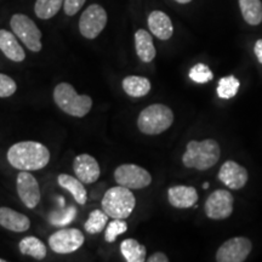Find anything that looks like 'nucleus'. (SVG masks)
Segmentation results:
<instances>
[{
    "label": "nucleus",
    "mask_w": 262,
    "mask_h": 262,
    "mask_svg": "<svg viewBox=\"0 0 262 262\" xmlns=\"http://www.w3.org/2000/svg\"><path fill=\"white\" fill-rule=\"evenodd\" d=\"M8 162L12 168L22 171H37L50 162V150L37 141H22L8 150Z\"/></svg>",
    "instance_id": "1"
},
{
    "label": "nucleus",
    "mask_w": 262,
    "mask_h": 262,
    "mask_svg": "<svg viewBox=\"0 0 262 262\" xmlns=\"http://www.w3.org/2000/svg\"><path fill=\"white\" fill-rule=\"evenodd\" d=\"M220 145L212 139L203 141H189L186 147V152L182 156V163L186 168L196 170H209L215 166L220 160Z\"/></svg>",
    "instance_id": "2"
},
{
    "label": "nucleus",
    "mask_w": 262,
    "mask_h": 262,
    "mask_svg": "<svg viewBox=\"0 0 262 262\" xmlns=\"http://www.w3.org/2000/svg\"><path fill=\"white\" fill-rule=\"evenodd\" d=\"M54 100L62 112L75 118H84L93 107V98L88 95H79L70 83L56 85Z\"/></svg>",
    "instance_id": "3"
},
{
    "label": "nucleus",
    "mask_w": 262,
    "mask_h": 262,
    "mask_svg": "<svg viewBox=\"0 0 262 262\" xmlns=\"http://www.w3.org/2000/svg\"><path fill=\"white\" fill-rule=\"evenodd\" d=\"M172 123V111L162 103H155L146 107L137 119L139 130L146 135H159L168 130Z\"/></svg>",
    "instance_id": "4"
},
{
    "label": "nucleus",
    "mask_w": 262,
    "mask_h": 262,
    "mask_svg": "<svg viewBox=\"0 0 262 262\" xmlns=\"http://www.w3.org/2000/svg\"><path fill=\"white\" fill-rule=\"evenodd\" d=\"M136 205L131 189L118 185L110 188L102 198V209L112 219H127Z\"/></svg>",
    "instance_id": "5"
},
{
    "label": "nucleus",
    "mask_w": 262,
    "mask_h": 262,
    "mask_svg": "<svg viewBox=\"0 0 262 262\" xmlns=\"http://www.w3.org/2000/svg\"><path fill=\"white\" fill-rule=\"evenodd\" d=\"M12 32L26 45V48L32 52H39L41 50V32L32 18L27 15L15 14L10 19Z\"/></svg>",
    "instance_id": "6"
},
{
    "label": "nucleus",
    "mask_w": 262,
    "mask_h": 262,
    "mask_svg": "<svg viewBox=\"0 0 262 262\" xmlns=\"http://www.w3.org/2000/svg\"><path fill=\"white\" fill-rule=\"evenodd\" d=\"M114 180L118 185L129 189H142L150 185L152 176L145 168L135 164H123L114 171Z\"/></svg>",
    "instance_id": "7"
},
{
    "label": "nucleus",
    "mask_w": 262,
    "mask_h": 262,
    "mask_svg": "<svg viewBox=\"0 0 262 262\" xmlns=\"http://www.w3.org/2000/svg\"><path fill=\"white\" fill-rule=\"evenodd\" d=\"M107 19V12L102 6L98 4L88 6L79 19L80 34L86 39L97 38L106 27Z\"/></svg>",
    "instance_id": "8"
},
{
    "label": "nucleus",
    "mask_w": 262,
    "mask_h": 262,
    "mask_svg": "<svg viewBox=\"0 0 262 262\" xmlns=\"http://www.w3.org/2000/svg\"><path fill=\"white\" fill-rule=\"evenodd\" d=\"M84 234L78 228H63L49 238V247L56 254H71L83 247Z\"/></svg>",
    "instance_id": "9"
},
{
    "label": "nucleus",
    "mask_w": 262,
    "mask_h": 262,
    "mask_svg": "<svg viewBox=\"0 0 262 262\" xmlns=\"http://www.w3.org/2000/svg\"><path fill=\"white\" fill-rule=\"evenodd\" d=\"M234 198L227 189H216L206 199L204 210L211 220H226L233 212Z\"/></svg>",
    "instance_id": "10"
},
{
    "label": "nucleus",
    "mask_w": 262,
    "mask_h": 262,
    "mask_svg": "<svg viewBox=\"0 0 262 262\" xmlns=\"http://www.w3.org/2000/svg\"><path fill=\"white\" fill-rule=\"evenodd\" d=\"M253 250V243L247 237L228 239L216 251L217 262H244Z\"/></svg>",
    "instance_id": "11"
},
{
    "label": "nucleus",
    "mask_w": 262,
    "mask_h": 262,
    "mask_svg": "<svg viewBox=\"0 0 262 262\" xmlns=\"http://www.w3.org/2000/svg\"><path fill=\"white\" fill-rule=\"evenodd\" d=\"M16 188L19 199L28 209H34L40 202L41 194L39 183L29 171H21L16 180Z\"/></svg>",
    "instance_id": "12"
},
{
    "label": "nucleus",
    "mask_w": 262,
    "mask_h": 262,
    "mask_svg": "<svg viewBox=\"0 0 262 262\" xmlns=\"http://www.w3.org/2000/svg\"><path fill=\"white\" fill-rule=\"evenodd\" d=\"M217 176L226 187L234 191L243 188L249 180L248 170L234 160H227L222 164Z\"/></svg>",
    "instance_id": "13"
},
{
    "label": "nucleus",
    "mask_w": 262,
    "mask_h": 262,
    "mask_svg": "<svg viewBox=\"0 0 262 262\" xmlns=\"http://www.w3.org/2000/svg\"><path fill=\"white\" fill-rule=\"evenodd\" d=\"M73 170L75 176L84 183L96 182L101 175L97 160L90 155H79L74 158Z\"/></svg>",
    "instance_id": "14"
},
{
    "label": "nucleus",
    "mask_w": 262,
    "mask_h": 262,
    "mask_svg": "<svg viewBox=\"0 0 262 262\" xmlns=\"http://www.w3.org/2000/svg\"><path fill=\"white\" fill-rule=\"evenodd\" d=\"M169 203L176 209L192 208L198 202V193L191 186H173L168 189Z\"/></svg>",
    "instance_id": "15"
},
{
    "label": "nucleus",
    "mask_w": 262,
    "mask_h": 262,
    "mask_svg": "<svg viewBox=\"0 0 262 262\" xmlns=\"http://www.w3.org/2000/svg\"><path fill=\"white\" fill-rule=\"evenodd\" d=\"M147 22H148L149 32L160 40H169L172 37V22L165 12L159 11V10L152 11L148 15V21Z\"/></svg>",
    "instance_id": "16"
},
{
    "label": "nucleus",
    "mask_w": 262,
    "mask_h": 262,
    "mask_svg": "<svg viewBox=\"0 0 262 262\" xmlns=\"http://www.w3.org/2000/svg\"><path fill=\"white\" fill-rule=\"evenodd\" d=\"M0 226L12 232H26L31 227V221L27 216L10 208H0Z\"/></svg>",
    "instance_id": "17"
},
{
    "label": "nucleus",
    "mask_w": 262,
    "mask_h": 262,
    "mask_svg": "<svg viewBox=\"0 0 262 262\" xmlns=\"http://www.w3.org/2000/svg\"><path fill=\"white\" fill-rule=\"evenodd\" d=\"M0 50L9 60L14 62H22L26 58V52L16 39L15 33L6 29H0Z\"/></svg>",
    "instance_id": "18"
},
{
    "label": "nucleus",
    "mask_w": 262,
    "mask_h": 262,
    "mask_svg": "<svg viewBox=\"0 0 262 262\" xmlns=\"http://www.w3.org/2000/svg\"><path fill=\"white\" fill-rule=\"evenodd\" d=\"M135 49L137 56L145 63H149L156 58L157 50L152 34L145 29H139L135 33Z\"/></svg>",
    "instance_id": "19"
},
{
    "label": "nucleus",
    "mask_w": 262,
    "mask_h": 262,
    "mask_svg": "<svg viewBox=\"0 0 262 262\" xmlns=\"http://www.w3.org/2000/svg\"><path fill=\"white\" fill-rule=\"evenodd\" d=\"M57 183L66 191H68L73 195L74 201L78 204L84 205L88 201V193L84 187V182H81L78 178L67 175V173H61L57 178Z\"/></svg>",
    "instance_id": "20"
},
{
    "label": "nucleus",
    "mask_w": 262,
    "mask_h": 262,
    "mask_svg": "<svg viewBox=\"0 0 262 262\" xmlns=\"http://www.w3.org/2000/svg\"><path fill=\"white\" fill-rule=\"evenodd\" d=\"M123 90L131 97H142L146 96L150 91V81L145 77L140 75H129L124 78L122 83Z\"/></svg>",
    "instance_id": "21"
},
{
    "label": "nucleus",
    "mask_w": 262,
    "mask_h": 262,
    "mask_svg": "<svg viewBox=\"0 0 262 262\" xmlns=\"http://www.w3.org/2000/svg\"><path fill=\"white\" fill-rule=\"evenodd\" d=\"M239 9L244 21L250 26H258L262 22L261 0H238Z\"/></svg>",
    "instance_id": "22"
},
{
    "label": "nucleus",
    "mask_w": 262,
    "mask_h": 262,
    "mask_svg": "<svg viewBox=\"0 0 262 262\" xmlns=\"http://www.w3.org/2000/svg\"><path fill=\"white\" fill-rule=\"evenodd\" d=\"M120 251L127 262H145L147 250L145 245L140 244L136 239L129 238L122 242Z\"/></svg>",
    "instance_id": "23"
},
{
    "label": "nucleus",
    "mask_w": 262,
    "mask_h": 262,
    "mask_svg": "<svg viewBox=\"0 0 262 262\" xmlns=\"http://www.w3.org/2000/svg\"><path fill=\"white\" fill-rule=\"evenodd\" d=\"M18 249L22 255H27V256H31L35 258V260H42V258L47 256V247H45V244L42 243L40 239L33 237V235L22 239L18 244Z\"/></svg>",
    "instance_id": "24"
},
{
    "label": "nucleus",
    "mask_w": 262,
    "mask_h": 262,
    "mask_svg": "<svg viewBox=\"0 0 262 262\" xmlns=\"http://www.w3.org/2000/svg\"><path fill=\"white\" fill-rule=\"evenodd\" d=\"M64 0H37L34 5V12L40 19H50L57 15Z\"/></svg>",
    "instance_id": "25"
},
{
    "label": "nucleus",
    "mask_w": 262,
    "mask_h": 262,
    "mask_svg": "<svg viewBox=\"0 0 262 262\" xmlns=\"http://www.w3.org/2000/svg\"><path fill=\"white\" fill-rule=\"evenodd\" d=\"M239 86H241V81L234 75L221 78L217 85V96L224 100L233 98L238 93Z\"/></svg>",
    "instance_id": "26"
},
{
    "label": "nucleus",
    "mask_w": 262,
    "mask_h": 262,
    "mask_svg": "<svg viewBox=\"0 0 262 262\" xmlns=\"http://www.w3.org/2000/svg\"><path fill=\"white\" fill-rule=\"evenodd\" d=\"M108 219H110V216L102 210L91 211L89 219H88L84 225L85 231L90 234L100 233V232L103 231L104 226L107 225Z\"/></svg>",
    "instance_id": "27"
},
{
    "label": "nucleus",
    "mask_w": 262,
    "mask_h": 262,
    "mask_svg": "<svg viewBox=\"0 0 262 262\" xmlns=\"http://www.w3.org/2000/svg\"><path fill=\"white\" fill-rule=\"evenodd\" d=\"M75 215H77V209L73 208V206H70V208L67 209L61 206L60 211H52L51 214L49 215V221H50L51 225L62 227V226L71 224L75 217Z\"/></svg>",
    "instance_id": "28"
},
{
    "label": "nucleus",
    "mask_w": 262,
    "mask_h": 262,
    "mask_svg": "<svg viewBox=\"0 0 262 262\" xmlns=\"http://www.w3.org/2000/svg\"><path fill=\"white\" fill-rule=\"evenodd\" d=\"M189 78L196 84H205L212 80L214 74L206 64L196 63L189 71Z\"/></svg>",
    "instance_id": "29"
},
{
    "label": "nucleus",
    "mask_w": 262,
    "mask_h": 262,
    "mask_svg": "<svg viewBox=\"0 0 262 262\" xmlns=\"http://www.w3.org/2000/svg\"><path fill=\"white\" fill-rule=\"evenodd\" d=\"M127 231V224L123 219H114L110 225L107 226L106 232H104V239L108 243H113L118 235L125 233Z\"/></svg>",
    "instance_id": "30"
},
{
    "label": "nucleus",
    "mask_w": 262,
    "mask_h": 262,
    "mask_svg": "<svg viewBox=\"0 0 262 262\" xmlns=\"http://www.w3.org/2000/svg\"><path fill=\"white\" fill-rule=\"evenodd\" d=\"M17 90V84L11 77L0 73V97L6 98L12 96Z\"/></svg>",
    "instance_id": "31"
},
{
    "label": "nucleus",
    "mask_w": 262,
    "mask_h": 262,
    "mask_svg": "<svg viewBox=\"0 0 262 262\" xmlns=\"http://www.w3.org/2000/svg\"><path fill=\"white\" fill-rule=\"evenodd\" d=\"M86 0H64L63 2V9L64 14L68 16H74L79 10L83 8Z\"/></svg>",
    "instance_id": "32"
},
{
    "label": "nucleus",
    "mask_w": 262,
    "mask_h": 262,
    "mask_svg": "<svg viewBox=\"0 0 262 262\" xmlns=\"http://www.w3.org/2000/svg\"><path fill=\"white\" fill-rule=\"evenodd\" d=\"M147 261L148 262H168L169 261V257L166 256L164 253H155L152 254L150 256L147 258Z\"/></svg>",
    "instance_id": "33"
},
{
    "label": "nucleus",
    "mask_w": 262,
    "mask_h": 262,
    "mask_svg": "<svg viewBox=\"0 0 262 262\" xmlns=\"http://www.w3.org/2000/svg\"><path fill=\"white\" fill-rule=\"evenodd\" d=\"M254 54L258 60V62H260V63L262 64V39H258V40L255 42Z\"/></svg>",
    "instance_id": "34"
},
{
    "label": "nucleus",
    "mask_w": 262,
    "mask_h": 262,
    "mask_svg": "<svg viewBox=\"0 0 262 262\" xmlns=\"http://www.w3.org/2000/svg\"><path fill=\"white\" fill-rule=\"evenodd\" d=\"M176 3H179V4H188V3H191L192 0H175Z\"/></svg>",
    "instance_id": "35"
},
{
    "label": "nucleus",
    "mask_w": 262,
    "mask_h": 262,
    "mask_svg": "<svg viewBox=\"0 0 262 262\" xmlns=\"http://www.w3.org/2000/svg\"><path fill=\"white\" fill-rule=\"evenodd\" d=\"M203 188H204V189H206V188H209V183H208V182H205V183H204V185H203Z\"/></svg>",
    "instance_id": "36"
},
{
    "label": "nucleus",
    "mask_w": 262,
    "mask_h": 262,
    "mask_svg": "<svg viewBox=\"0 0 262 262\" xmlns=\"http://www.w3.org/2000/svg\"><path fill=\"white\" fill-rule=\"evenodd\" d=\"M0 262H6V260H4V258H0Z\"/></svg>",
    "instance_id": "37"
}]
</instances>
